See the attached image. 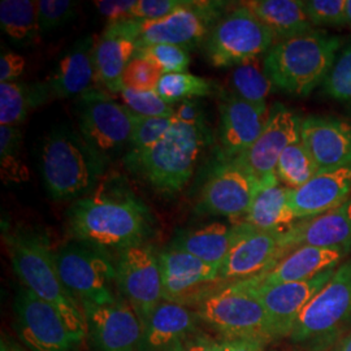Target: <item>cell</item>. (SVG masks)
I'll return each instance as SVG.
<instances>
[{
    "instance_id": "obj_7",
    "label": "cell",
    "mask_w": 351,
    "mask_h": 351,
    "mask_svg": "<svg viewBox=\"0 0 351 351\" xmlns=\"http://www.w3.org/2000/svg\"><path fill=\"white\" fill-rule=\"evenodd\" d=\"M198 317L226 339H274L269 317L261 301L242 282H234L202 300Z\"/></svg>"
},
{
    "instance_id": "obj_3",
    "label": "cell",
    "mask_w": 351,
    "mask_h": 351,
    "mask_svg": "<svg viewBox=\"0 0 351 351\" xmlns=\"http://www.w3.org/2000/svg\"><path fill=\"white\" fill-rule=\"evenodd\" d=\"M213 139L207 123L190 125L175 119L163 138L150 150L141 155H126V167L158 194L172 197L185 188L202 151Z\"/></svg>"
},
{
    "instance_id": "obj_53",
    "label": "cell",
    "mask_w": 351,
    "mask_h": 351,
    "mask_svg": "<svg viewBox=\"0 0 351 351\" xmlns=\"http://www.w3.org/2000/svg\"><path fill=\"white\" fill-rule=\"evenodd\" d=\"M345 16H346V26L351 29V0H346Z\"/></svg>"
},
{
    "instance_id": "obj_17",
    "label": "cell",
    "mask_w": 351,
    "mask_h": 351,
    "mask_svg": "<svg viewBox=\"0 0 351 351\" xmlns=\"http://www.w3.org/2000/svg\"><path fill=\"white\" fill-rule=\"evenodd\" d=\"M88 336L95 351H136L143 339V324L124 300L107 304H81Z\"/></svg>"
},
{
    "instance_id": "obj_1",
    "label": "cell",
    "mask_w": 351,
    "mask_h": 351,
    "mask_svg": "<svg viewBox=\"0 0 351 351\" xmlns=\"http://www.w3.org/2000/svg\"><path fill=\"white\" fill-rule=\"evenodd\" d=\"M66 219L75 241L106 251L142 245L154 228L149 207L119 178L75 201Z\"/></svg>"
},
{
    "instance_id": "obj_42",
    "label": "cell",
    "mask_w": 351,
    "mask_h": 351,
    "mask_svg": "<svg viewBox=\"0 0 351 351\" xmlns=\"http://www.w3.org/2000/svg\"><path fill=\"white\" fill-rule=\"evenodd\" d=\"M302 7L314 26H346V0H302Z\"/></svg>"
},
{
    "instance_id": "obj_26",
    "label": "cell",
    "mask_w": 351,
    "mask_h": 351,
    "mask_svg": "<svg viewBox=\"0 0 351 351\" xmlns=\"http://www.w3.org/2000/svg\"><path fill=\"white\" fill-rule=\"evenodd\" d=\"M346 255H349L348 251L339 249L302 246L291 251L263 275L249 280L256 285L264 287L310 280L336 268Z\"/></svg>"
},
{
    "instance_id": "obj_4",
    "label": "cell",
    "mask_w": 351,
    "mask_h": 351,
    "mask_svg": "<svg viewBox=\"0 0 351 351\" xmlns=\"http://www.w3.org/2000/svg\"><path fill=\"white\" fill-rule=\"evenodd\" d=\"M5 242L16 276L38 298L53 306L75 339L82 342L88 335L85 315L64 287L47 239L32 230L17 229L5 236Z\"/></svg>"
},
{
    "instance_id": "obj_31",
    "label": "cell",
    "mask_w": 351,
    "mask_h": 351,
    "mask_svg": "<svg viewBox=\"0 0 351 351\" xmlns=\"http://www.w3.org/2000/svg\"><path fill=\"white\" fill-rule=\"evenodd\" d=\"M51 98L46 84L29 85L24 82L0 84V124L20 126L26 120L27 112Z\"/></svg>"
},
{
    "instance_id": "obj_22",
    "label": "cell",
    "mask_w": 351,
    "mask_h": 351,
    "mask_svg": "<svg viewBox=\"0 0 351 351\" xmlns=\"http://www.w3.org/2000/svg\"><path fill=\"white\" fill-rule=\"evenodd\" d=\"M351 199V164L322 169L303 186L290 193V206L297 220L313 219Z\"/></svg>"
},
{
    "instance_id": "obj_5",
    "label": "cell",
    "mask_w": 351,
    "mask_h": 351,
    "mask_svg": "<svg viewBox=\"0 0 351 351\" xmlns=\"http://www.w3.org/2000/svg\"><path fill=\"white\" fill-rule=\"evenodd\" d=\"M341 45L337 36L317 29L278 40L264 58V71L280 91L307 97L323 85Z\"/></svg>"
},
{
    "instance_id": "obj_27",
    "label": "cell",
    "mask_w": 351,
    "mask_h": 351,
    "mask_svg": "<svg viewBox=\"0 0 351 351\" xmlns=\"http://www.w3.org/2000/svg\"><path fill=\"white\" fill-rule=\"evenodd\" d=\"M241 228L242 223L232 226L223 223H211L182 230L176 236L169 247L189 252L220 269L226 255L239 239Z\"/></svg>"
},
{
    "instance_id": "obj_40",
    "label": "cell",
    "mask_w": 351,
    "mask_h": 351,
    "mask_svg": "<svg viewBox=\"0 0 351 351\" xmlns=\"http://www.w3.org/2000/svg\"><path fill=\"white\" fill-rule=\"evenodd\" d=\"M143 58L159 65L164 73H184L190 64V55L186 49L172 45H152L138 47L134 58Z\"/></svg>"
},
{
    "instance_id": "obj_2",
    "label": "cell",
    "mask_w": 351,
    "mask_h": 351,
    "mask_svg": "<svg viewBox=\"0 0 351 351\" xmlns=\"http://www.w3.org/2000/svg\"><path fill=\"white\" fill-rule=\"evenodd\" d=\"M107 163L108 158L71 126L55 128L42 143L40 173L55 201H77L88 195Z\"/></svg>"
},
{
    "instance_id": "obj_51",
    "label": "cell",
    "mask_w": 351,
    "mask_h": 351,
    "mask_svg": "<svg viewBox=\"0 0 351 351\" xmlns=\"http://www.w3.org/2000/svg\"><path fill=\"white\" fill-rule=\"evenodd\" d=\"M337 351H351V332L339 341Z\"/></svg>"
},
{
    "instance_id": "obj_10",
    "label": "cell",
    "mask_w": 351,
    "mask_h": 351,
    "mask_svg": "<svg viewBox=\"0 0 351 351\" xmlns=\"http://www.w3.org/2000/svg\"><path fill=\"white\" fill-rule=\"evenodd\" d=\"M226 1H186L165 17L138 20L137 46L172 45L193 50L204 42L224 16Z\"/></svg>"
},
{
    "instance_id": "obj_41",
    "label": "cell",
    "mask_w": 351,
    "mask_h": 351,
    "mask_svg": "<svg viewBox=\"0 0 351 351\" xmlns=\"http://www.w3.org/2000/svg\"><path fill=\"white\" fill-rule=\"evenodd\" d=\"M164 75L165 73L159 65L136 56L124 71L123 85L125 88L136 91H152L156 90Z\"/></svg>"
},
{
    "instance_id": "obj_6",
    "label": "cell",
    "mask_w": 351,
    "mask_h": 351,
    "mask_svg": "<svg viewBox=\"0 0 351 351\" xmlns=\"http://www.w3.org/2000/svg\"><path fill=\"white\" fill-rule=\"evenodd\" d=\"M351 261L336 268L328 281L303 308L290 339L307 351H326L350 333Z\"/></svg>"
},
{
    "instance_id": "obj_16",
    "label": "cell",
    "mask_w": 351,
    "mask_h": 351,
    "mask_svg": "<svg viewBox=\"0 0 351 351\" xmlns=\"http://www.w3.org/2000/svg\"><path fill=\"white\" fill-rule=\"evenodd\" d=\"M336 268L326 271L310 280L287 282L278 285H256L250 280L239 281L263 304L269 317L274 339H281L291 335L298 316L308 302L326 287Z\"/></svg>"
},
{
    "instance_id": "obj_20",
    "label": "cell",
    "mask_w": 351,
    "mask_h": 351,
    "mask_svg": "<svg viewBox=\"0 0 351 351\" xmlns=\"http://www.w3.org/2000/svg\"><path fill=\"white\" fill-rule=\"evenodd\" d=\"M138 20L126 19L106 26L97 39L95 64L98 82L111 93L120 94L124 88L123 75L137 52Z\"/></svg>"
},
{
    "instance_id": "obj_34",
    "label": "cell",
    "mask_w": 351,
    "mask_h": 351,
    "mask_svg": "<svg viewBox=\"0 0 351 351\" xmlns=\"http://www.w3.org/2000/svg\"><path fill=\"white\" fill-rule=\"evenodd\" d=\"M319 171L311 154L300 139L281 154L277 163L276 176L282 185L294 190L307 184Z\"/></svg>"
},
{
    "instance_id": "obj_47",
    "label": "cell",
    "mask_w": 351,
    "mask_h": 351,
    "mask_svg": "<svg viewBox=\"0 0 351 351\" xmlns=\"http://www.w3.org/2000/svg\"><path fill=\"white\" fill-rule=\"evenodd\" d=\"M175 119L190 125H198V124L207 123L204 119L203 106L201 101L197 99L181 101L180 106L176 108Z\"/></svg>"
},
{
    "instance_id": "obj_24",
    "label": "cell",
    "mask_w": 351,
    "mask_h": 351,
    "mask_svg": "<svg viewBox=\"0 0 351 351\" xmlns=\"http://www.w3.org/2000/svg\"><path fill=\"white\" fill-rule=\"evenodd\" d=\"M289 254L302 246L351 252V199L313 219L300 220L284 233Z\"/></svg>"
},
{
    "instance_id": "obj_43",
    "label": "cell",
    "mask_w": 351,
    "mask_h": 351,
    "mask_svg": "<svg viewBox=\"0 0 351 351\" xmlns=\"http://www.w3.org/2000/svg\"><path fill=\"white\" fill-rule=\"evenodd\" d=\"M75 16V3L68 0H39L38 20L40 33H49L69 23Z\"/></svg>"
},
{
    "instance_id": "obj_25",
    "label": "cell",
    "mask_w": 351,
    "mask_h": 351,
    "mask_svg": "<svg viewBox=\"0 0 351 351\" xmlns=\"http://www.w3.org/2000/svg\"><path fill=\"white\" fill-rule=\"evenodd\" d=\"M163 278V300L182 303L203 285L215 282L220 269L198 259L197 256L168 247L159 254Z\"/></svg>"
},
{
    "instance_id": "obj_36",
    "label": "cell",
    "mask_w": 351,
    "mask_h": 351,
    "mask_svg": "<svg viewBox=\"0 0 351 351\" xmlns=\"http://www.w3.org/2000/svg\"><path fill=\"white\" fill-rule=\"evenodd\" d=\"M215 85L207 78L199 75L184 73H167L160 80L156 93L168 104L203 98L211 95Z\"/></svg>"
},
{
    "instance_id": "obj_9",
    "label": "cell",
    "mask_w": 351,
    "mask_h": 351,
    "mask_svg": "<svg viewBox=\"0 0 351 351\" xmlns=\"http://www.w3.org/2000/svg\"><path fill=\"white\" fill-rule=\"evenodd\" d=\"M55 259L64 287L75 301L107 304L117 300L113 293L117 271L108 251L75 241L60 247Z\"/></svg>"
},
{
    "instance_id": "obj_52",
    "label": "cell",
    "mask_w": 351,
    "mask_h": 351,
    "mask_svg": "<svg viewBox=\"0 0 351 351\" xmlns=\"http://www.w3.org/2000/svg\"><path fill=\"white\" fill-rule=\"evenodd\" d=\"M162 351H188L186 350V346H185V343L182 342V341H177L175 343H172L171 346H168V348H165L164 350Z\"/></svg>"
},
{
    "instance_id": "obj_39",
    "label": "cell",
    "mask_w": 351,
    "mask_h": 351,
    "mask_svg": "<svg viewBox=\"0 0 351 351\" xmlns=\"http://www.w3.org/2000/svg\"><path fill=\"white\" fill-rule=\"evenodd\" d=\"M121 101L126 108L142 117H175L176 110L164 101L156 90L136 91L132 88H123L120 93Z\"/></svg>"
},
{
    "instance_id": "obj_50",
    "label": "cell",
    "mask_w": 351,
    "mask_h": 351,
    "mask_svg": "<svg viewBox=\"0 0 351 351\" xmlns=\"http://www.w3.org/2000/svg\"><path fill=\"white\" fill-rule=\"evenodd\" d=\"M0 351H25L21 346H19L17 343H13L10 339H3L1 341V348Z\"/></svg>"
},
{
    "instance_id": "obj_23",
    "label": "cell",
    "mask_w": 351,
    "mask_h": 351,
    "mask_svg": "<svg viewBox=\"0 0 351 351\" xmlns=\"http://www.w3.org/2000/svg\"><path fill=\"white\" fill-rule=\"evenodd\" d=\"M97 38L85 36L64 52L52 71L46 85L51 98L81 97L98 82L95 64Z\"/></svg>"
},
{
    "instance_id": "obj_35",
    "label": "cell",
    "mask_w": 351,
    "mask_h": 351,
    "mask_svg": "<svg viewBox=\"0 0 351 351\" xmlns=\"http://www.w3.org/2000/svg\"><path fill=\"white\" fill-rule=\"evenodd\" d=\"M23 134L19 126H0V171L4 184L29 180V168L21 159Z\"/></svg>"
},
{
    "instance_id": "obj_44",
    "label": "cell",
    "mask_w": 351,
    "mask_h": 351,
    "mask_svg": "<svg viewBox=\"0 0 351 351\" xmlns=\"http://www.w3.org/2000/svg\"><path fill=\"white\" fill-rule=\"evenodd\" d=\"M184 0H137L130 11V19L134 20H156L162 19L181 8Z\"/></svg>"
},
{
    "instance_id": "obj_45",
    "label": "cell",
    "mask_w": 351,
    "mask_h": 351,
    "mask_svg": "<svg viewBox=\"0 0 351 351\" xmlns=\"http://www.w3.org/2000/svg\"><path fill=\"white\" fill-rule=\"evenodd\" d=\"M136 1L137 0H99L94 1V4L98 12L104 16L110 24L130 19V11Z\"/></svg>"
},
{
    "instance_id": "obj_33",
    "label": "cell",
    "mask_w": 351,
    "mask_h": 351,
    "mask_svg": "<svg viewBox=\"0 0 351 351\" xmlns=\"http://www.w3.org/2000/svg\"><path fill=\"white\" fill-rule=\"evenodd\" d=\"M229 84L232 94L251 103H267L265 99L275 88L259 59L236 66L229 75Z\"/></svg>"
},
{
    "instance_id": "obj_15",
    "label": "cell",
    "mask_w": 351,
    "mask_h": 351,
    "mask_svg": "<svg viewBox=\"0 0 351 351\" xmlns=\"http://www.w3.org/2000/svg\"><path fill=\"white\" fill-rule=\"evenodd\" d=\"M285 230H259L242 221L239 239L226 255L219 278L239 282L274 268L289 254L284 242Z\"/></svg>"
},
{
    "instance_id": "obj_48",
    "label": "cell",
    "mask_w": 351,
    "mask_h": 351,
    "mask_svg": "<svg viewBox=\"0 0 351 351\" xmlns=\"http://www.w3.org/2000/svg\"><path fill=\"white\" fill-rule=\"evenodd\" d=\"M220 343L223 351H264V343L259 341L224 339Z\"/></svg>"
},
{
    "instance_id": "obj_11",
    "label": "cell",
    "mask_w": 351,
    "mask_h": 351,
    "mask_svg": "<svg viewBox=\"0 0 351 351\" xmlns=\"http://www.w3.org/2000/svg\"><path fill=\"white\" fill-rule=\"evenodd\" d=\"M80 133L107 158L130 142L136 114L101 88L82 94L77 101Z\"/></svg>"
},
{
    "instance_id": "obj_30",
    "label": "cell",
    "mask_w": 351,
    "mask_h": 351,
    "mask_svg": "<svg viewBox=\"0 0 351 351\" xmlns=\"http://www.w3.org/2000/svg\"><path fill=\"white\" fill-rule=\"evenodd\" d=\"M276 38V42L314 30L302 0H251L245 3Z\"/></svg>"
},
{
    "instance_id": "obj_38",
    "label": "cell",
    "mask_w": 351,
    "mask_h": 351,
    "mask_svg": "<svg viewBox=\"0 0 351 351\" xmlns=\"http://www.w3.org/2000/svg\"><path fill=\"white\" fill-rule=\"evenodd\" d=\"M173 121L175 117H142L136 114L134 129L129 142L130 151L128 155H141L145 151L150 150L163 138Z\"/></svg>"
},
{
    "instance_id": "obj_32",
    "label": "cell",
    "mask_w": 351,
    "mask_h": 351,
    "mask_svg": "<svg viewBox=\"0 0 351 351\" xmlns=\"http://www.w3.org/2000/svg\"><path fill=\"white\" fill-rule=\"evenodd\" d=\"M1 32L16 45H36L40 37L38 1L3 0L0 3Z\"/></svg>"
},
{
    "instance_id": "obj_18",
    "label": "cell",
    "mask_w": 351,
    "mask_h": 351,
    "mask_svg": "<svg viewBox=\"0 0 351 351\" xmlns=\"http://www.w3.org/2000/svg\"><path fill=\"white\" fill-rule=\"evenodd\" d=\"M219 112V160H236L261 137L269 110L267 103L243 101L229 91L220 99Z\"/></svg>"
},
{
    "instance_id": "obj_49",
    "label": "cell",
    "mask_w": 351,
    "mask_h": 351,
    "mask_svg": "<svg viewBox=\"0 0 351 351\" xmlns=\"http://www.w3.org/2000/svg\"><path fill=\"white\" fill-rule=\"evenodd\" d=\"M185 346L188 351H223L220 342H216L215 339L206 336V335L189 339L186 341Z\"/></svg>"
},
{
    "instance_id": "obj_37",
    "label": "cell",
    "mask_w": 351,
    "mask_h": 351,
    "mask_svg": "<svg viewBox=\"0 0 351 351\" xmlns=\"http://www.w3.org/2000/svg\"><path fill=\"white\" fill-rule=\"evenodd\" d=\"M322 88L326 97L351 106V42L341 47Z\"/></svg>"
},
{
    "instance_id": "obj_13",
    "label": "cell",
    "mask_w": 351,
    "mask_h": 351,
    "mask_svg": "<svg viewBox=\"0 0 351 351\" xmlns=\"http://www.w3.org/2000/svg\"><path fill=\"white\" fill-rule=\"evenodd\" d=\"M14 313L19 336L32 351H75L81 343L60 313L29 289L19 290Z\"/></svg>"
},
{
    "instance_id": "obj_14",
    "label": "cell",
    "mask_w": 351,
    "mask_h": 351,
    "mask_svg": "<svg viewBox=\"0 0 351 351\" xmlns=\"http://www.w3.org/2000/svg\"><path fill=\"white\" fill-rule=\"evenodd\" d=\"M261 185L262 180L237 162L219 160L204 181L198 210L213 216L245 219Z\"/></svg>"
},
{
    "instance_id": "obj_19",
    "label": "cell",
    "mask_w": 351,
    "mask_h": 351,
    "mask_svg": "<svg viewBox=\"0 0 351 351\" xmlns=\"http://www.w3.org/2000/svg\"><path fill=\"white\" fill-rule=\"evenodd\" d=\"M301 119L291 110L281 103L274 104L261 137L234 162L259 180L276 176L281 154L301 139Z\"/></svg>"
},
{
    "instance_id": "obj_28",
    "label": "cell",
    "mask_w": 351,
    "mask_h": 351,
    "mask_svg": "<svg viewBox=\"0 0 351 351\" xmlns=\"http://www.w3.org/2000/svg\"><path fill=\"white\" fill-rule=\"evenodd\" d=\"M198 315L182 303L164 301L155 308L143 326L142 351H162L194 330Z\"/></svg>"
},
{
    "instance_id": "obj_12",
    "label": "cell",
    "mask_w": 351,
    "mask_h": 351,
    "mask_svg": "<svg viewBox=\"0 0 351 351\" xmlns=\"http://www.w3.org/2000/svg\"><path fill=\"white\" fill-rule=\"evenodd\" d=\"M117 287L145 326L163 300V278L159 255L149 245L120 251L116 265Z\"/></svg>"
},
{
    "instance_id": "obj_8",
    "label": "cell",
    "mask_w": 351,
    "mask_h": 351,
    "mask_svg": "<svg viewBox=\"0 0 351 351\" xmlns=\"http://www.w3.org/2000/svg\"><path fill=\"white\" fill-rule=\"evenodd\" d=\"M276 43L274 33L243 3L226 13L204 40V53L216 68H236L259 59Z\"/></svg>"
},
{
    "instance_id": "obj_21",
    "label": "cell",
    "mask_w": 351,
    "mask_h": 351,
    "mask_svg": "<svg viewBox=\"0 0 351 351\" xmlns=\"http://www.w3.org/2000/svg\"><path fill=\"white\" fill-rule=\"evenodd\" d=\"M301 141L319 169L351 164V121L332 116H307L302 120Z\"/></svg>"
},
{
    "instance_id": "obj_46",
    "label": "cell",
    "mask_w": 351,
    "mask_h": 351,
    "mask_svg": "<svg viewBox=\"0 0 351 351\" xmlns=\"http://www.w3.org/2000/svg\"><path fill=\"white\" fill-rule=\"evenodd\" d=\"M25 58L13 51H5L0 56V81L14 82L24 73Z\"/></svg>"
},
{
    "instance_id": "obj_29",
    "label": "cell",
    "mask_w": 351,
    "mask_h": 351,
    "mask_svg": "<svg viewBox=\"0 0 351 351\" xmlns=\"http://www.w3.org/2000/svg\"><path fill=\"white\" fill-rule=\"evenodd\" d=\"M291 189L282 185L277 176L262 180L243 223L259 230H285L293 226L295 216L290 206Z\"/></svg>"
}]
</instances>
